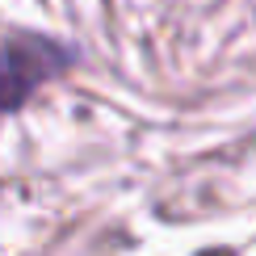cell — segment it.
Returning a JSON list of instances; mask_svg holds the SVG:
<instances>
[{
	"label": "cell",
	"mask_w": 256,
	"mask_h": 256,
	"mask_svg": "<svg viewBox=\"0 0 256 256\" xmlns=\"http://www.w3.org/2000/svg\"><path fill=\"white\" fill-rule=\"evenodd\" d=\"M68 50L50 38H8L0 42V118L17 110L30 92H38L50 76H59Z\"/></svg>",
	"instance_id": "1"
}]
</instances>
